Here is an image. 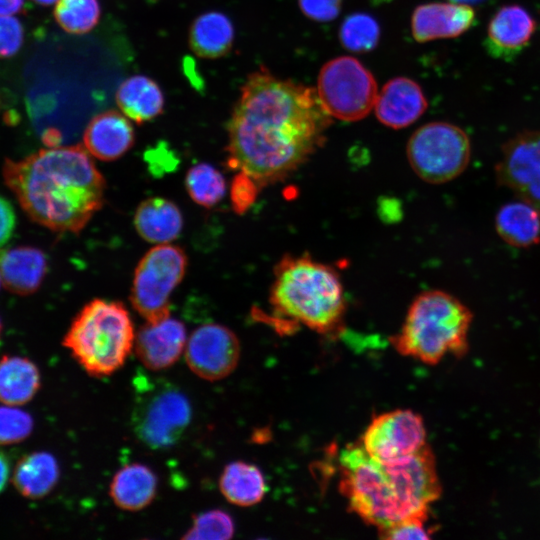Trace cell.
Listing matches in <instances>:
<instances>
[{"mask_svg":"<svg viewBox=\"0 0 540 540\" xmlns=\"http://www.w3.org/2000/svg\"><path fill=\"white\" fill-rule=\"evenodd\" d=\"M259 188L245 174L238 172L231 184V201L235 212H244L253 202Z\"/></svg>","mask_w":540,"mask_h":540,"instance_id":"cell-35","label":"cell"},{"mask_svg":"<svg viewBox=\"0 0 540 540\" xmlns=\"http://www.w3.org/2000/svg\"><path fill=\"white\" fill-rule=\"evenodd\" d=\"M474 21L475 11L470 5L454 2L427 3L414 9L411 32L419 43L455 38L465 33Z\"/></svg>","mask_w":540,"mask_h":540,"instance_id":"cell-15","label":"cell"},{"mask_svg":"<svg viewBox=\"0 0 540 540\" xmlns=\"http://www.w3.org/2000/svg\"><path fill=\"white\" fill-rule=\"evenodd\" d=\"M427 106V99L417 82L407 77H396L378 92L374 110L382 124L400 129L414 123Z\"/></svg>","mask_w":540,"mask_h":540,"instance_id":"cell-17","label":"cell"},{"mask_svg":"<svg viewBox=\"0 0 540 540\" xmlns=\"http://www.w3.org/2000/svg\"><path fill=\"white\" fill-rule=\"evenodd\" d=\"M135 133L128 118L115 110L94 116L85 128L83 146L93 157L114 161L134 145Z\"/></svg>","mask_w":540,"mask_h":540,"instance_id":"cell-18","label":"cell"},{"mask_svg":"<svg viewBox=\"0 0 540 540\" xmlns=\"http://www.w3.org/2000/svg\"><path fill=\"white\" fill-rule=\"evenodd\" d=\"M451 2H454V3H459V4H465V5H472V4H478L484 0H449Z\"/></svg>","mask_w":540,"mask_h":540,"instance_id":"cell-40","label":"cell"},{"mask_svg":"<svg viewBox=\"0 0 540 540\" xmlns=\"http://www.w3.org/2000/svg\"><path fill=\"white\" fill-rule=\"evenodd\" d=\"M234 27L221 12L211 11L197 17L189 31V44L202 58L213 59L227 54L233 44Z\"/></svg>","mask_w":540,"mask_h":540,"instance_id":"cell-25","label":"cell"},{"mask_svg":"<svg viewBox=\"0 0 540 540\" xmlns=\"http://www.w3.org/2000/svg\"><path fill=\"white\" fill-rule=\"evenodd\" d=\"M24 29L14 15H0V58L15 55L22 47Z\"/></svg>","mask_w":540,"mask_h":540,"instance_id":"cell-34","label":"cell"},{"mask_svg":"<svg viewBox=\"0 0 540 540\" xmlns=\"http://www.w3.org/2000/svg\"><path fill=\"white\" fill-rule=\"evenodd\" d=\"M339 38L345 49L355 53H367L377 46L380 27L372 16L354 13L342 22Z\"/></svg>","mask_w":540,"mask_h":540,"instance_id":"cell-30","label":"cell"},{"mask_svg":"<svg viewBox=\"0 0 540 540\" xmlns=\"http://www.w3.org/2000/svg\"><path fill=\"white\" fill-rule=\"evenodd\" d=\"M499 237L517 248H527L540 242V211L519 199L500 207L495 216Z\"/></svg>","mask_w":540,"mask_h":540,"instance_id":"cell-23","label":"cell"},{"mask_svg":"<svg viewBox=\"0 0 540 540\" xmlns=\"http://www.w3.org/2000/svg\"><path fill=\"white\" fill-rule=\"evenodd\" d=\"M330 124L316 89L262 68L247 78L231 114L226 164L263 188L300 167Z\"/></svg>","mask_w":540,"mask_h":540,"instance_id":"cell-1","label":"cell"},{"mask_svg":"<svg viewBox=\"0 0 540 540\" xmlns=\"http://www.w3.org/2000/svg\"><path fill=\"white\" fill-rule=\"evenodd\" d=\"M158 479L154 471L141 463L120 468L110 483L109 495L114 504L125 511H139L155 498Z\"/></svg>","mask_w":540,"mask_h":540,"instance_id":"cell-21","label":"cell"},{"mask_svg":"<svg viewBox=\"0 0 540 540\" xmlns=\"http://www.w3.org/2000/svg\"><path fill=\"white\" fill-rule=\"evenodd\" d=\"M24 4V0H0V15H14L18 13Z\"/></svg>","mask_w":540,"mask_h":540,"instance_id":"cell-38","label":"cell"},{"mask_svg":"<svg viewBox=\"0 0 540 540\" xmlns=\"http://www.w3.org/2000/svg\"><path fill=\"white\" fill-rule=\"evenodd\" d=\"M535 30L536 22L526 9L503 6L488 24L485 47L495 58L512 59L529 44Z\"/></svg>","mask_w":540,"mask_h":540,"instance_id":"cell-16","label":"cell"},{"mask_svg":"<svg viewBox=\"0 0 540 540\" xmlns=\"http://www.w3.org/2000/svg\"><path fill=\"white\" fill-rule=\"evenodd\" d=\"M133 413L135 435L147 447L159 450L171 447L188 428L192 408L187 396L170 383H145Z\"/></svg>","mask_w":540,"mask_h":540,"instance_id":"cell-9","label":"cell"},{"mask_svg":"<svg viewBox=\"0 0 540 540\" xmlns=\"http://www.w3.org/2000/svg\"><path fill=\"white\" fill-rule=\"evenodd\" d=\"M185 188L198 205L212 208L225 196L226 182L222 173L208 163H198L189 168Z\"/></svg>","mask_w":540,"mask_h":540,"instance_id":"cell-28","label":"cell"},{"mask_svg":"<svg viewBox=\"0 0 540 540\" xmlns=\"http://www.w3.org/2000/svg\"><path fill=\"white\" fill-rule=\"evenodd\" d=\"M422 417L408 409H397L376 415L367 426L360 445L379 462H390L409 456L426 444Z\"/></svg>","mask_w":540,"mask_h":540,"instance_id":"cell-11","label":"cell"},{"mask_svg":"<svg viewBox=\"0 0 540 540\" xmlns=\"http://www.w3.org/2000/svg\"><path fill=\"white\" fill-rule=\"evenodd\" d=\"M235 526L231 516L222 510L213 509L198 514L192 526L182 536L188 540H227L233 537Z\"/></svg>","mask_w":540,"mask_h":540,"instance_id":"cell-31","label":"cell"},{"mask_svg":"<svg viewBox=\"0 0 540 540\" xmlns=\"http://www.w3.org/2000/svg\"><path fill=\"white\" fill-rule=\"evenodd\" d=\"M40 373L28 358L5 355L0 359V402L19 406L29 402L40 387Z\"/></svg>","mask_w":540,"mask_h":540,"instance_id":"cell-26","label":"cell"},{"mask_svg":"<svg viewBox=\"0 0 540 540\" xmlns=\"http://www.w3.org/2000/svg\"><path fill=\"white\" fill-rule=\"evenodd\" d=\"M1 282H2V281H1V277H0V284H1Z\"/></svg>","mask_w":540,"mask_h":540,"instance_id":"cell-43","label":"cell"},{"mask_svg":"<svg viewBox=\"0 0 540 540\" xmlns=\"http://www.w3.org/2000/svg\"><path fill=\"white\" fill-rule=\"evenodd\" d=\"M60 476L56 458L48 452L25 455L16 464L12 482L24 497L39 499L49 494Z\"/></svg>","mask_w":540,"mask_h":540,"instance_id":"cell-24","label":"cell"},{"mask_svg":"<svg viewBox=\"0 0 540 540\" xmlns=\"http://www.w3.org/2000/svg\"><path fill=\"white\" fill-rule=\"evenodd\" d=\"M302 13L311 20L329 22L340 13L342 0H298Z\"/></svg>","mask_w":540,"mask_h":540,"instance_id":"cell-36","label":"cell"},{"mask_svg":"<svg viewBox=\"0 0 540 540\" xmlns=\"http://www.w3.org/2000/svg\"><path fill=\"white\" fill-rule=\"evenodd\" d=\"M240 342L228 327L207 323L189 336L184 355L190 370L198 377L217 381L230 375L240 358Z\"/></svg>","mask_w":540,"mask_h":540,"instance_id":"cell-12","label":"cell"},{"mask_svg":"<svg viewBox=\"0 0 540 540\" xmlns=\"http://www.w3.org/2000/svg\"><path fill=\"white\" fill-rule=\"evenodd\" d=\"M116 103L126 117L142 124L163 112L164 96L159 85L151 78L134 75L118 87Z\"/></svg>","mask_w":540,"mask_h":540,"instance_id":"cell-22","label":"cell"},{"mask_svg":"<svg viewBox=\"0 0 540 540\" xmlns=\"http://www.w3.org/2000/svg\"><path fill=\"white\" fill-rule=\"evenodd\" d=\"M3 177L30 219L56 232L79 233L105 201V179L81 145L7 159Z\"/></svg>","mask_w":540,"mask_h":540,"instance_id":"cell-2","label":"cell"},{"mask_svg":"<svg viewBox=\"0 0 540 540\" xmlns=\"http://www.w3.org/2000/svg\"><path fill=\"white\" fill-rule=\"evenodd\" d=\"M187 334L184 324L170 316L146 322L135 334L134 349L138 359L149 370L172 366L184 353Z\"/></svg>","mask_w":540,"mask_h":540,"instance_id":"cell-14","label":"cell"},{"mask_svg":"<svg viewBox=\"0 0 540 540\" xmlns=\"http://www.w3.org/2000/svg\"><path fill=\"white\" fill-rule=\"evenodd\" d=\"M100 14L98 0H58L54 8L56 22L71 34L91 31L99 22Z\"/></svg>","mask_w":540,"mask_h":540,"instance_id":"cell-29","label":"cell"},{"mask_svg":"<svg viewBox=\"0 0 540 540\" xmlns=\"http://www.w3.org/2000/svg\"><path fill=\"white\" fill-rule=\"evenodd\" d=\"M472 320L471 310L452 294L425 291L413 300L391 342L401 355L434 365L448 354L467 353Z\"/></svg>","mask_w":540,"mask_h":540,"instance_id":"cell-5","label":"cell"},{"mask_svg":"<svg viewBox=\"0 0 540 540\" xmlns=\"http://www.w3.org/2000/svg\"><path fill=\"white\" fill-rule=\"evenodd\" d=\"M10 475V465L7 456L0 450V493L7 485Z\"/></svg>","mask_w":540,"mask_h":540,"instance_id":"cell-39","label":"cell"},{"mask_svg":"<svg viewBox=\"0 0 540 540\" xmlns=\"http://www.w3.org/2000/svg\"><path fill=\"white\" fill-rule=\"evenodd\" d=\"M15 220V213L10 202L0 196V247L11 237Z\"/></svg>","mask_w":540,"mask_h":540,"instance_id":"cell-37","label":"cell"},{"mask_svg":"<svg viewBox=\"0 0 540 540\" xmlns=\"http://www.w3.org/2000/svg\"><path fill=\"white\" fill-rule=\"evenodd\" d=\"M188 258L183 248L157 244L138 262L131 286L130 301L146 322L170 316V297L183 280Z\"/></svg>","mask_w":540,"mask_h":540,"instance_id":"cell-7","label":"cell"},{"mask_svg":"<svg viewBox=\"0 0 540 540\" xmlns=\"http://www.w3.org/2000/svg\"><path fill=\"white\" fill-rule=\"evenodd\" d=\"M135 332L126 307L118 301L93 299L73 319L63 345L91 376L117 371L134 347Z\"/></svg>","mask_w":540,"mask_h":540,"instance_id":"cell-6","label":"cell"},{"mask_svg":"<svg viewBox=\"0 0 540 540\" xmlns=\"http://www.w3.org/2000/svg\"><path fill=\"white\" fill-rule=\"evenodd\" d=\"M34 2L40 4V5H52L55 4L58 0H33Z\"/></svg>","mask_w":540,"mask_h":540,"instance_id":"cell-41","label":"cell"},{"mask_svg":"<svg viewBox=\"0 0 540 540\" xmlns=\"http://www.w3.org/2000/svg\"><path fill=\"white\" fill-rule=\"evenodd\" d=\"M1 332H2V323H1V320H0V336H1Z\"/></svg>","mask_w":540,"mask_h":540,"instance_id":"cell-42","label":"cell"},{"mask_svg":"<svg viewBox=\"0 0 540 540\" xmlns=\"http://www.w3.org/2000/svg\"><path fill=\"white\" fill-rule=\"evenodd\" d=\"M427 517H410L378 529L379 537L389 540L429 539L433 530L426 526Z\"/></svg>","mask_w":540,"mask_h":540,"instance_id":"cell-33","label":"cell"},{"mask_svg":"<svg viewBox=\"0 0 540 540\" xmlns=\"http://www.w3.org/2000/svg\"><path fill=\"white\" fill-rule=\"evenodd\" d=\"M33 419L16 406H0V445L23 441L32 432Z\"/></svg>","mask_w":540,"mask_h":540,"instance_id":"cell-32","label":"cell"},{"mask_svg":"<svg viewBox=\"0 0 540 540\" xmlns=\"http://www.w3.org/2000/svg\"><path fill=\"white\" fill-rule=\"evenodd\" d=\"M47 271V258L42 250L18 246L0 251V277L4 286L19 295L38 290Z\"/></svg>","mask_w":540,"mask_h":540,"instance_id":"cell-19","label":"cell"},{"mask_svg":"<svg viewBox=\"0 0 540 540\" xmlns=\"http://www.w3.org/2000/svg\"><path fill=\"white\" fill-rule=\"evenodd\" d=\"M316 92L328 114L343 121L366 117L378 94L373 74L351 56H340L323 65Z\"/></svg>","mask_w":540,"mask_h":540,"instance_id":"cell-10","label":"cell"},{"mask_svg":"<svg viewBox=\"0 0 540 540\" xmlns=\"http://www.w3.org/2000/svg\"><path fill=\"white\" fill-rule=\"evenodd\" d=\"M219 488L227 501L240 507L259 503L266 493L261 470L243 461H233L225 466L219 479Z\"/></svg>","mask_w":540,"mask_h":540,"instance_id":"cell-27","label":"cell"},{"mask_svg":"<svg viewBox=\"0 0 540 540\" xmlns=\"http://www.w3.org/2000/svg\"><path fill=\"white\" fill-rule=\"evenodd\" d=\"M495 171L500 185L540 211V130L521 132L509 139Z\"/></svg>","mask_w":540,"mask_h":540,"instance_id":"cell-13","label":"cell"},{"mask_svg":"<svg viewBox=\"0 0 540 540\" xmlns=\"http://www.w3.org/2000/svg\"><path fill=\"white\" fill-rule=\"evenodd\" d=\"M339 462L340 491L366 524L381 529L406 518L426 517L417 480L405 459L376 461L358 443L343 449Z\"/></svg>","mask_w":540,"mask_h":540,"instance_id":"cell-3","label":"cell"},{"mask_svg":"<svg viewBox=\"0 0 540 540\" xmlns=\"http://www.w3.org/2000/svg\"><path fill=\"white\" fill-rule=\"evenodd\" d=\"M179 207L163 197H150L137 207L133 224L138 235L149 243L165 244L177 239L183 229Z\"/></svg>","mask_w":540,"mask_h":540,"instance_id":"cell-20","label":"cell"},{"mask_svg":"<svg viewBox=\"0 0 540 540\" xmlns=\"http://www.w3.org/2000/svg\"><path fill=\"white\" fill-rule=\"evenodd\" d=\"M406 152L422 180L441 184L463 173L470 161L471 144L460 127L437 121L419 127L410 137Z\"/></svg>","mask_w":540,"mask_h":540,"instance_id":"cell-8","label":"cell"},{"mask_svg":"<svg viewBox=\"0 0 540 540\" xmlns=\"http://www.w3.org/2000/svg\"><path fill=\"white\" fill-rule=\"evenodd\" d=\"M269 299L277 315L316 332L330 333L342 324L345 299L339 275L309 256H285L277 263Z\"/></svg>","mask_w":540,"mask_h":540,"instance_id":"cell-4","label":"cell"}]
</instances>
